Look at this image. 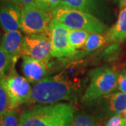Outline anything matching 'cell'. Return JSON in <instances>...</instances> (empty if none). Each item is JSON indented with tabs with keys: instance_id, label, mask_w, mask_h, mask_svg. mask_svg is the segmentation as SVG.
Returning <instances> with one entry per match:
<instances>
[{
	"instance_id": "4fadbf2b",
	"label": "cell",
	"mask_w": 126,
	"mask_h": 126,
	"mask_svg": "<svg viewBox=\"0 0 126 126\" xmlns=\"http://www.w3.org/2000/svg\"><path fill=\"white\" fill-rule=\"evenodd\" d=\"M23 39L24 36L18 30L6 32L2 36L1 47L11 58L12 64H15L22 56Z\"/></svg>"
},
{
	"instance_id": "6da1fadb",
	"label": "cell",
	"mask_w": 126,
	"mask_h": 126,
	"mask_svg": "<svg viewBox=\"0 0 126 126\" xmlns=\"http://www.w3.org/2000/svg\"><path fill=\"white\" fill-rule=\"evenodd\" d=\"M83 81L67 71L46 77L32 88L27 104H51L61 102H76L81 96Z\"/></svg>"
},
{
	"instance_id": "8fae6325",
	"label": "cell",
	"mask_w": 126,
	"mask_h": 126,
	"mask_svg": "<svg viewBox=\"0 0 126 126\" xmlns=\"http://www.w3.org/2000/svg\"><path fill=\"white\" fill-rule=\"evenodd\" d=\"M49 63H44L28 56H23L21 69L24 77L31 83L36 84L47 77Z\"/></svg>"
},
{
	"instance_id": "ffe728a7",
	"label": "cell",
	"mask_w": 126,
	"mask_h": 126,
	"mask_svg": "<svg viewBox=\"0 0 126 126\" xmlns=\"http://www.w3.org/2000/svg\"><path fill=\"white\" fill-rule=\"evenodd\" d=\"M11 109L9 96L3 85L2 79H0V116Z\"/></svg>"
},
{
	"instance_id": "277c9868",
	"label": "cell",
	"mask_w": 126,
	"mask_h": 126,
	"mask_svg": "<svg viewBox=\"0 0 126 126\" xmlns=\"http://www.w3.org/2000/svg\"><path fill=\"white\" fill-rule=\"evenodd\" d=\"M118 73L108 66H102L91 70L88 76L89 84L81 97V102L87 104L100 97L112 93L117 88Z\"/></svg>"
},
{
	"instance_id": "7c38bea8",
	"label": "cell",
	"mask_w": 126,
	"mask_h": 126,
	"mask_svg": "<svg viewBox=\"0 0 126 126\" xmlns=\"http://www.w3.org/2000/svg\"><path fill=\"white\" fill-rule=\"evenodd\" d=\"M20 6L3 2L0 4V26L6 32L16 31L20 27Z\"/></svg>"
},
{
	"instance_id": "5b68a950",
	"label": "cell",
	"mask_w": 126,
	"mask_h": 126,
	"mask_svg": "<svg viewBox=\"0 0 126 126\" xmlns=\"http://www.w3.org/2000/svg\"><path fill=\"white\" fill-rule=\"evenodd\" d=\"M2 82L9 96L11 109L27 104L31 94V85L25 77L16 72L15 64H12L9 74L2 79Z\"/></svg>"
},
{
	"instance_id": "3957f363",
	"label": "cell",
	"mask_w": 126,
	"mask_h": 126,
	"mask_svg": "<svg viewBox=\"0 0 126 126\" xmlns=\"http://www.w3.org/2000/svg\"><path fill=\"white\" fill-rule=\"evenodd\" d=\"M52 16L69 29L85 30L89 33L107 34L109 31L103 21L93 15L62 4L53 10Z\"/></svg>"
},
{
	"instance_id": "484cf974",
	"label": "cell",
	"mask_w": 126,
	"mask_h": 126,
	"mask_svg": "<svg viewBox=\"0 0 126 126\" xmlns=\"http://www.w3.org/2000/svg\"><path fill=\"white\" fill-rule=\"evenodd\" d=\"M121 114L123 120V126H126V109Z\"/></svg>"
},
{
	"instance_id": "ac0fdd59",
	"label": "cell",
	"mask_w": 126,
	"mask_h": 126,
	"mask_svg": "<svg viewBox=\"0 0 126 126\" xmlns=\"http://www.w3.org/2000/svg\"><path fill=\"white\" fill-rule=\"evenodd\" d=\"M20 117L16 109H11L0 116V126H19Z\"/></svg>"
},
{
	"instance_id": "8992f818",
	"label": "cell",
	"mask_w": 126,
	"mask_h": 126,
	"mask_svg": "<svg viewBox=\"0 0 126 126\" xmlns=\"http://www.w3.org/2000/svg\"><path fill=\"white\" fill-rule=\"evenodd\" d=\"M90 112L103 122L114 115L121 114L126 109V93H111L87 104Z\"/></svg>"
},
{
	"instance_id": "5bb4252c",
	"label": "cell",
	"mask_w": 126,
	"mask_h": 126,
	"mask_svg": "<svg viewBox=\"0 0 126 126\" xmlns=\"http://www.w3.org/2000/svg\"><path fill=\"white\" fill-rule=\"evenodd\" d=\"M109 43L122 42L126 39V6L121 8L117 20L107 33Z\"/></svg>"
},
{
	"instance_id": "d6986e66",
	"label": "cell",
	"mask_w": 126,
	"mask_h": 126,
	"mask_svg": "<svg viewBox=\"0 0 126 126\" xmlns=\"http://www.w3.org/2000/svg\"><path fill=\"white\" fill-rule=\"evenodd\" d=\"M12 66V61L0 46V79H3Z\"/></svg>"
},
{
	"instance_id": "44dd1931",
	"label": "cell",
	"mask_w": 126,
	"mask_h": 126,
	"mask_svg": "<svg viewBox=\"0 0 126 126\" xmlns=\"http://www.w3.org/2000/svg\"><path fill=\"white\" fill-rule=\"evenodd\" d=\"M61 2L62 0H34V4L38 8L50 14H52L53 10L56 9Z\"/></svg>"
},
{
	"instance_id": "9a60e30c",
	"label": "cell",
	"mask_w": 126,
	"mask_h": 126,
	"mask_svg": "<svg viewBox=\"0 0 126 126\" xmlns=\"http://www.w3.org/2000/svg\"><path fill=\"white\" fill-rule=\"evenodd\" d=\"M103 122L87 112H80L74 114L69 126H102Z\"/></svg>"
},
{
	"instance_id": "9c48e42d",
	"label": "cell",
	"mask_w": 126,
	"mask_h": 126,
	"mask_svg": "<svg viewBox=\"0 0 126 126\" xmlns=\"http://www.w3.org/2000/svg\"><path fill=\"white\" fill-rule=\"evenodd\" d=\"M52 57L62 58L72 57L76 53V49L72 48L69 41L70 29L53 18L48 25Z\"/></svg>"
},
{
	"instance_id": "30bf717a",
	"label": "cell",
	"mask_w": 126,
	"mask_h": 126,
	"mask_svg": "<svg viewBox=\"0 0 126 126\" xmlns=\"http://www.w3.org/2000/svg\"><path fill=\"white\" fill-rule=\"evenodd\" d=\"M61 4L92 14L102 21H108V12L104 0H62Z\"/></svg>"
},
{
	"instance_id": "52a82bcc",
	"label": "cell",
	"mask_w": 126,
	"mask_h": 126,
	"mask_svg": "<svg viewBox=\"0 0 126 126\" xmlns=\"http://www.w3.org/2000/svg\"><path fill=\"white\" fill-rule=\"evenodd\" d=\"M52 19V14L38 8L35 4L25 6L21 9L20 30L27 35L42 33L48 30Z\"/></svg>"
},
{
	"instance_id": "7402d4cb",
	"label": "cell",
	"mask_w": 126,
	"mask_h": 126,
	"mask_svg": "<svg viewBox=\"0 0 126 126\" xmlns=\"http://www.w3.org/2000/svg\"><path fill=\"white\" fill-rule=\"evenodd\" d=\"M117 88L122 93H126V70H123L118 75Z\"/></svg>"
},
{
	"instance_id": "cb8c5ba5",
	"label": "cell",
	"mask_w": 126,
	"mask_h": 126,
	"mask_svg": "<svg viewBox=\"0 0 126 126\" xmlns=\"http://www.w3.org/2000/svg\"><path fill=\"white\" fill-rule=\"evenodd\" d=\"M3 2H8V3H12L14 4L25 6L27 5L34 4V0H1Z\"/></svg>"
},
{
	"instance_id": "7a4b0ae2",
	"label": "cell",
	"mask_w": 126,
	"mask_h": 126,
	"mask_svg": "<svg viewBox=\"0 0 126 126\" xmlns=\"http://www.w3.org/2000/svg\"><path fill=\"white\" fill-rule=\"evenodd\" d=\"M74 115L72 104H39L23 111L19 126H69Z\"/></svg>"
},
{
	"instance_id": "603a6c76",
	"label": "cell",
	"mask_w": 126,
	"mask_h": 126,
	"mask_svg": "<svg viewBox=\"0 0 126 126\" xmlns=\"http://www.w3.org/2000/svg\"><path fill=\"white\" fill-rule=\"evenodd\" d=\"M104 126H123V120L121 114H116L109 118Z\"/></svg>"
},
{
	"instance_id": "e0dca14e",
	"label": "cell",
	"mask_w": 126,
	"mask_h": 126,
	"mask_svg": "<svg viewBox=\"0 0 126 126\" xmlns=\"http://www.w3.org/2000/svg\"><path fill=\"white\" fill-rule=\"evenodd\" d=\"M89 34V32L85 30L70 29L69 33V41L71 46L76 50L84 47Z\"/></svg>"
},
{
	"instance_id": "d4e9b609",
	"label": "cell",
	"mask_w": 126,
	"mask_h": 126,
	"mask_svg": "<svg viewBox=\"0 0 126 126\" xmlns=\"http://www.w3.org/2000/svg\"><path fill=\"white\" fill-rule=\"evenodd\" d=\"M116 1L118 3L120 8L124 7L126 6V0H116Z\"/></svg>"
},
{
	"instance_id": "ba28073f",
	"label": "cell",
	"mask_w": 126,
	"mask_h": 126,
	"mask_svg": "<svg viewBox=\"0 0 126 126\" xmlns=\"http://www.w3.org/2000/svg\"><path fill=\"white\" fill-rule=\"evenodd\" d=\"M51 40L48 30L24 36L22 56H28L49 63L51 54Z\"/></svg>"
},
{
	"instance_id": "2e32d148",
	"label": "cell",
	"mask_w": 126,
	"mask_h": 126,
	"mask_svg": "<svg viewBox=\"0 0 126 126\" xmlns=\"http://www.w3.org/2000/svg\"><path fill=\"white\" fill-rule=\"evenodd\" d=\"M108 43L109 39L107 34L90 33L83 48L86 51L91 52L102 48Z\"/></svg>"
}]
</instances>
